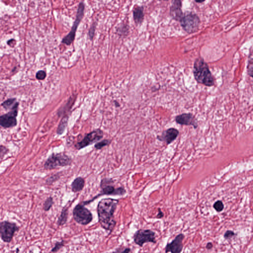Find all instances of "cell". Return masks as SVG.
<instances>
[{"label":"cell","instance_id":"1","mask_svg":"<svg viewBox=\"0 0 253 253\" xmlns=\"http://www.w3.org/2000/svg\"><path fill=\"white\" fill-rule=\"evenodd\" d=\"M118 203L119 200L117 199L105 198L101 199L97 205L99 222L101 228L109 231V233L114 230L117 224L114 213Z\"/></svg>","mask_w":253,"mask_h":253},{"label":"cell","instance_id":"2","mask_svg":"<svg viewBox=\"0 0 253 253\" xmlns=\"http://www.w3.org/2000/svg\"><path fill=\"white\" fill-rule=\"evenodd\" d=\"M193 72L195 79L199 83L207 87L215 85V80L209 66L202 58L199 57L195 61Z\"/></svg>","mask_w":253,"mask_h":253},{"label":"cell","instance_id":"3","mask_svg":"<svg viewBox=\"0 0 253 253\" xmlns=\"http://www.w3.org/2000/svg\"><path fill=\"white\" fill-rule=\"evenodd\" d=\"M112 182H113V180L109 178H105L102 180L101 184V186L102 188L101 193L95 197L92 200L83 202V204L84 205L89 204L99 196L104 195L122 196L125 194L126 190L124 188H123V187H118L117 188H115L113 185H110V184Z\"/></svg>","mask_w":253,"mask_h":253},{"label":"cell","instance_id":"4","mask_svg":"<svg viewBox=\"0 0 253 253\" xmlns=\"http://www.w3.org/2000/svg\"><path fill=\"white\" fill-rule=\"evenodd\" d=\"M71 163V158L64 153L53 154L45 162L44 167L46 169L51 170L57 167L69 166Z\"/></svg>","mask_w":253,"mask_h":253},{"label":"cell","instance_id":"5","mask_svg":"<svg viewBox=\"0 0 253 253\" xmlns=\"http://www.w3.org/2000/svg\"><path fill=\"white\" fill-rule=\"evenodd\" d=\"M73 216L75 221L83 226L88 225L93 220L92 213L83 204H78L74 207Z\"/></svg>","mask_w":253,"mask_h":253},{"label":"cell","instance_id":"6","mask_svg":"<svg viewBox=\"0 0 253 253\" xmlns=\"http://www.w3.org/2000/svg\"><path fill=\"white\" fill-rule=\"evenodd\" d=\"M156 234L155 232L149 229H139L134 233L133 240L135 244L142 247L147 243L156 244Z\"/></svg>","mask_w":253,"mask_h":253},{"label":"cell","instance_id":"7","mask_svg":"<svg viewBox=\"0 0 253 253\" xmlns=\"http://www.w3.org/2000/svg\"><path fill=\"white\" fill-rule=\"evenodd\" d=\"M180 24L183 29L187 33L196 32L199 27L200 20L198 15L192 13H189L184 15L181 20Z\"/></svg>","mask_w":253,"mask_h":253},{"label":"cell","instance_id":"8","mask_svg":"<svg viewBox=\"0 0 253 253\" xmlns=\"http://www.w3.org/2000/svg\"><path fill=\"white\" fill-rule=\"evenodd\" d=\"M19 229L17 224L7 220H4L0 223V235L3 242L9 243L11 242L15 232Z\"/></svg>","mask_w":253,"mask_h":253},{"label":"cell","instance_id":"9","mask_svg":"<svg viewBox=\"0 0 253 253\" xmlns=\"http://www.w3.org/2000/svg\"><path fill=\"white\" fill-rule=\"evenodd\" d=\"M85 5L83 2H81L79 4L78 11H77V15L76 20L74 22L73 25L72 26L71 30L69 33L66 35L64 38L63 39L62 43H64L66 45H70L73 43L75 37L76 32L78 26L79 25L81 20L82 19L84 14Z\"/></svg>","mask_w":253,"mask_h":253},{"label":"cell","instance_id":"10","mask_svg":"<svg viewBox=\"0 0 253 253\" xmlns=\"http://www.w3.org/2000/svg\"><path fill=\"white\" fill-rule=\"evenodd\" d=\"M103 136V131L99 128L92 131L85 136L84 138L76 144V148L78 150H80L86 147L92 145L102 139Z\"/></svg>","mask_w":253,"mask_h":253},{"label":"cell","instance_id":"11","mask_svg":"<svg viewBox=\"0 0 253 253\" xmlns=\"http://www.w3.org/2000/svg\"><path fill=\"white\" fill-rule=\"evenodd\" d=\"M19 103H17L15 107L10 111L1 116L0 125L4 128H11L17 125V117L18 114Z\"/></svg>","mask_w":253,"mask_h":253},{"label":"cell","instance_id":"12","mask_svg":"<svg viewBox=\"0 0 253 253\" xmlns=\"http://www.w3.org/2000/svg\"><path fill=\"white\" fill-rule=\"evenodd\" d=\"M185 236L183 233L176 235L174 240L168 243L165 247V253H181L183 250V240Z\"/></svg>","mask_w":253,"mask_h":253},{"label":"cell","instance_id":"13","mask_svg":"<svg viewBox=\"0 0 253 253\" xmlns=\"http://www.w3.org/2000/svg\"><path fill=\"white\" fill-rule=\"evenodd\" d=\"M176 123L181 125L192 126L194 128L198 127V122L194 117L191 113H183L176 116L175 118Z\"/></svg>","mask_w":253,"mask_h":253},{"label":"cell","instance_id":"14","mask_svg":"<svg viewBox=\"0 0 253 253\" xmlns=\"http://www.w3.org/2000/svg\"><path fill=\"white\" fill-rule=\"evenodd\" d=\"M179 134V131L174 128L167 129L164 131L160 136H157V139L160 141L165 142L167 144H170L176 139Z\"/></svg>","mask_w":253,"mask_h":253},{"label":"cell","instance_id":"15","mask_svg":"<svg viewBox=\"0 0 253 253\" xmlns=\"http://www.w3.org/2000/svg\"><path fill=\"white\" fill-rule=\"evenodd\" d=\"M182 8V2L181 1L176 0L172 1V5L170 8V15L172 19L180 21L184 16Z\"/></svg>","mask_w":253,"mask_h":253},{"label":"cell","instance_id":"16","mask_svg":"<svg viewBox=\"0 0 253 253\" xmlns=\"http://www.w3.org/2000/svg\"><path fill=\"white\" fill-rule=\"evenodd\" d=\"M133 19L136 24H141L144 19V11L143 8L142 7L136 6L133 10Z\"/></svg>","mask_w":253,"mask_h":253},{"label":"cell","instance_id":"17","mask_svg":"<svg viewBox=\"0 0 253 253\" xmlns=\"http://www.w3.org/2000/svg\"><path fill=\"white\" fill-rule=\"evenodd\" d=\"M85 182L83 178L78 177L74 180L71 184L72 190L74 192H78L82 190L85 186Z\"/></svg>","mask_w":253,"mask_h":253},{"label":"cell","instance_id":"18","mask_svg":"<svg viewBox=\"0 0 253 253\" xmlns=\"http://www.w3.org/2000/svg\"><path fill=\"white\" fill-rule=\"evenodd\" d=\"M68 208L66 207L63 208L61 212V215L59 216L57 220V224L59 226H62L66 224L68 218Z\"/></svg>","mask_w":253,"mask_h":253},{"label":"cell","instance_id":"19","mask_svg":"<svg viewBox=\"0 0 253 253\" xmlns=\"http://www.w3.org/2000/svg\"><path fill=\"white\" fill-rule=\"evenodd\" d=\"M68 120V116H65L64 117H63V119L59 124V126L57 128V134L61 135L64 132V130H65L66 127L67 126Z\"/></svg>","mask_w":253,"mask_h":253},{"label":"cell","instance_id":"20","mask_svg":"<svg viewBox=\"0 0 253 253\" xmlns=\"http://www.w3.org/2000/svg\"><path fill=\"white\" fill-rule=\"evenodd\" d=\"M17 103L15 99H9L4 101L2 103V106L6 110L9 109L11 110L15 107Z\"/></svg>","mask_w":253,"mask_h":253},{"label":"cell","instance_id":"21","mask_svg":"<svg viewBox=\"0 0 253 253\" xmlns=\"http://www.w3.org/2000/svg\"><path fill=\"white\" fill-rule=\"evenodd\" d=\"M54 202L53 197H50L46 199L43 205V209L45 211H49L53 205Z\"/></svg>","mask_w":253,"mask_h":253},{"label":"cell","instance_id":"22","mask_svg":"<svg viewBox=\"0 0 253 253\" xmlns=\"http://www.w3.org/2000/svg\"><path fill=\"white\" fill-rule=\"evenodd\" d=\"M111 140H109V139H104L102 141H99V142L96 143L95 145V147L96 149H97V150L101 149L103 148V147L109 145L111 143Z\"/></svg>","mask_w":253,"mask_h":253},{"label":"cell","instance_id":"23","mask_svg":"<svg viewBox=\"0 0 253 253\" xmlns=\"http://www.w3.org/2000/svg\"><path fill=\"white\" fill-rule=\"evenodd\" d=\"M247 73L253 78V57H250L248 62Z\"/></svg>","mask_w":253,"mask_h":253},{"label":"cell","instance_id":"24","mask_svg":"<svg viewBox=\"0 0 253 253\" xmlns=\"http://www.w3.org/2000/svg\"><path fill=\"white\" fill-rule=\"evenodd\" d=\"M64 244H65V241L64 240H62L61 242H56L54 247L53 248V249H51V252L57 253L61 249V248H62L63 246H64Z\"/></svg>","mask_w":253,"mask_h":253},{"label":"cell","instance_id":"25","mask_svg":"<svg viewBox=\"0 0 253 253\" xmlns=\"http://www.w3.org/2000/svg\"><path fill=\"white\" fill-rule=\"evenodd\" d=\"M128 27L126 24H121L119 27L118 28V33L120 35H126L128 32Z\"/></svg>","mask_w":253,"mask_h":253},{"label":"cell","instance_id":"26","mask_svg":"<svg viewBox=\"0 0 253 253\" xmlns=\"http://www.w3.org/2000/svg\"><path fill=\"white\" fill-rule=\"evenodd\" d=\"M213 207L218 212H220L224 209V204L221 201H217L214 204Z\"/></svg>","mask_w":253,"mask_h":253},{"label":"cell","instance_id":"27","mask_svg":"<svg viewBox=\"0 0 253 253\" xmlns=\"http://www.w3.org/2000/svg\"><path fill=\"white\" fill-rule=\"evenodd\" d=\"M131 251V249L130 248H123L122 247L118 248L115 251L113 252L112 253H130Z\"/></svg>","mask_w":253,"mask_h":253},{"label":"cell","instance_id":"28","mask_svg":"<svg viewBox=\"0 0 253 253\" xmlns=\"http://www.w3.org/2000/svg\"><path fill=\"white\" fill-rule=\"evenodd\" d=\"M46 76H47V74H46V72L43 71V70H40V71L37 72L36 75V78L38 80H43L46 78Z\"/></svg>","mask_w":253,"mask_h":253},{"label":"cell","instance_id":"29","mask_svg":"<svg viewBox=\"0 0 253 253\" xmlns=\"http://www.w3.org/2000/svg\"><path fill=\"white\" fill-rule=\"evenodd\" d=\"M235 235V233L232 230H228L224 234V237L226 239H229L232 238Z\"/></svg>","mask_w":253,"mask_h":253},{"label":"cell","instance_id":"30","mask_svg":"<svg viewBox=\"0 0 253 253\" xmlns=\"http://www.w3.org/2000/svg\"><path fill=\"white\" fill-rule=\"evenodd\" d=\"M59 175H57V174H55V175H53V176H51L50 178H49L47 180V184H52L53 182H55V180H58L59 179Z\"/></svg>","mask_w":253,"mask_h":253},{"label":"cell","instance_id":"31","mask_svg":"<svg viewBox=\"0 0 253 253\" xmlns=\"http://www.w3.org/2000/svg\"><path fill=\"white\" fill-rule=\"evenodd\" d=\"M8 151H9L8 149L6 148V147L3 146V145L1 146V152H1L0 153L1 154H0V156H1V159L6 154H7Z\"/></svg>","mask_w":253,"mask_h":253},{"label":"cell","instance_id":"32","mask_svg":"<svg viewBox=\"0 0 253 253\" xmlns=\"http://www.w3.org/2000/svg\"><path fill=\"white\" fill-rule=\"evenodd\" d=\"M164 216V214L163 212L161 211V209L159 208L158 209V214L156 216V218H158V219H160V218H163Z\"/></svg>","mask_w":253,"mask_h":253},{"label":"cell","instance_id":"33","mask_svg":"<svg viewBox=\"0 0 253 253\" xmlns=\"http://www.w3.org/2000/svg\"><path fill=\"white\" fill-rule=\"evenodd\" d=\"M95 27L91 28L90 29V32H89V36H90L91 39H92L93 37H94V34H95Z\"/></svg>","mask_w":253,"mask_h":253},{"label":"cell","instance_id":"34","mask_svg":"<svg viewBox=\"0 0 253 253\" xmlns=\"http://www.w3.org/2000/svg\"><path fill=\"white\" fill-rule=\"evenodd\" d=\"M213 247V245L212 243L211 242H209V243H208L207 244V245H206V249L208 250H210Z\"/></svg>","mask_w":253,"mask_h":253},{"label":"cell","instance_id":"35","mask_svg":"<svg viewBox=\"0 0 253 253\" xmlns=\"http://www.w3.org/2000/svg\"><path fill=\"white\" fill-rule=\"evenodd\" d=\"M195 2L196 3H202V2H204V1H195Z\"/></svg>","mask_w":253,"mask_h":253},{"label":"cell","instance_id":"36","mask_svg":"<svg viewBox=\"0 0 253 253\" xmlns=\"http://www.w3.org/2000/svg\"></svg>","mask_w":253,"mask_h":253}]
</instances>
